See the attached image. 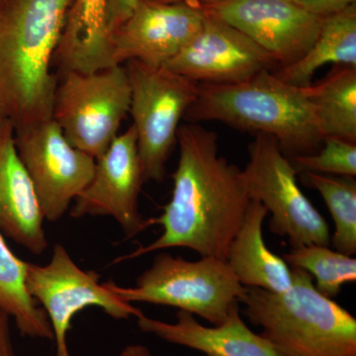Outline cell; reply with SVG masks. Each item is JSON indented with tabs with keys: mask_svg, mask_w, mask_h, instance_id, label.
I'll return each instance as SVG.
<instances>
[{
	"mask_svg": "<svg viewBox=\"0 0 356 356\" xmlns=\"http://www.w3.org/2000/svg\"><path fill=\"white\" fill-rule=\"evenodd\" d=\"M179 159L173 172L172 195L152 224L163 233L117 262L170 248H191L201 257L226 261L250 198L241 181V168L219 154L218 135L196 123L178 128Z\"/></svg>",
	"mask_w": 356,
	"mask_h": 356,
	"instance_id": "6da1fadb",
	"label": "cell"
},
{
	"mask_svg": "<svg viewBox=\"0 0 356 356\" xmlns=\"http://www.w3.org/2000/svg\"><path fill=\"white\" fill-rule=\"evenodd\" d=\"M74 1L0 0V123L15 135L51 120V60Z\"/></svg>",
	"mask_w": 356,
	"mask_h": 356,
	"instance_id": "7a4b0ae2",
	"label": "cell"
},
{
	"mask_svg": "<svg viewBox=\"0 0 356 356\" xmlns=\"http://www.w3.org/2000/svg\"><path fill=\"white\" fill-rule=\"evenodd\" d=\"M188 123L217 121L241 131L273 136L288 159L317 153L324 136L304 93L264 70L242 83H199L184 115Z\"/></svg>",
	"mask_w": 356,
	"mask_h": 356,
	"instance_id": "3957f363",
	"label": "cell"
},
{
	"mask_svg": "<svg viewBox=\"0 0 356 356\" xmlns=\"http://www.w3.org/2000/svg\"><path fill=\"white\" fill-rule=\"evenodd\" d=\"M291 269L287 291L245 287L241 302L250 322L282 356H356V318L321 294L310 274Z\"/></svg>",
	"mask_w": 356,
	"mask_h": 356,
	"instance_id": "277c9868",
	"label": "cell"
},
{
	"mask_svg": "<svg viewBox=\"0 0 356 356\" xmlns=\"http://www.w3.org/2000/svg\"><path fill=\"white\" fill-rule=\"evenodd\" d=\"M104 286L127 303L175 307L211 325L224 322L245 292L224 259L201 257L198 261H187L166 252L154 257L135 286L121 287L114 282L104 283Z\"/></svg>",
	"mask_w": 356,
	"mask_h": 356,
	"instance_id": "5b68a950",
	"label": "cell"
},
{
	"mask_svg": "<svg viewBox=\"0 0 356 356\" xmlns=\"http://www.w3.org/2000/svg\"><path fill=\"white\" fill-rule=\"evenodd\" d=\"M297 175L275 138L257 134L248 145V163L240 172L250 200L259 201L266 207L271 216L270 231L287 238L292 248L330 247L329 225L300 188Z\"/></svg>",
	"mask_w": 356,
	"mask_h": 356,
	"instance_id": "8992f818",
	"label": "cell"
},
{
	"mask_svg": "<svg viewBox=\"0 0 356 356\" xmlns=\"http://www.w3.org/2000/svg\"><path fill=\"white\" fill-rule=\"evenodd\" d=\"M131 88L122 65L92 72L62 74L51 119L72 147L98 159L118 136L130 111Z\"/></svg>",
	"mask_w": 356,
	"mask_h": 356,
	"instance_id": "52a82bcc",
	"label": "cell"
},
{
	"mask_svg": "<svg viewBox=\"0 0 356 356\" xmlns=\"http://www.w3.org/2000/svg\"><path fill=\"white\" fill-rule=\"evenodd\" d=\"M131 88L130 111L147 181H163L177 143L179 122L196 99L199 83L165 67L137 60L126 62Z\"/></svg>",
	"mask_w": 356,
	"mask_h": 356,
	"instance_id": "ba28073f",
	"label": "cell"
},
{
	"mask_svg": "<svg viewBox=\"0 0 356 356\" xmlns=\"http://www.w3.org/2000/svg\"><path fill=\"white\" fill-rule=\"evenodd\" d=\"M26 290L46 312L54 334L57 356L70 355L67 332L72 318L89 306L102 308L110 317L122 320L143 313L100 284L95 271H84L60 243L54 247L46 266L27 262Z\"/></svg>",
	"mask_w": 356,
	"mask_h": 356,
	"instance_id": "9c48e42d",
	"label": "cell"
},
{
	"mask_svg": "<svg viewBox=\"0 0 356 356\" xmlns=\"http://www.w3.org/2000/svg\"><path fill=\"white\" fill-rule=\"evenodd\" d=\"M15 146L44 219L58 221L92 179L95 159L72 147L53 119L16 134Z\"/></svg>",
	"mask_w": 356,
	"mask_h": 356,
	"instance_id": "30bf717a",
	"label": "cell"
},
{
	"mask_svg": "<svg viewBox=\"0 0 356 356\" xmlns=\"http://www.w3.org/2000/svg\"><path fill=\"white\" fill-rule=\"evenodd\" d=\"M145 179L134 126L117 136L108 149L95 159V170L88 186L76 198L72 218L110 216L120 225L126 238L149 228L152 220L140 215L139 198Z\"/></svg>",
	"mask_w": 356,
	"mask_h": 356,
	"instance_id": "8fae6325",
	"label": "cell"
},
{
	"mask_svg": "<svg viewBox=\"0 0 356 356\" xmlns=\"http://www.w3.org/2000/svg\"><path fill=\"white\" fill-rule=\"evenodd\" d=\"M205 10L200 32L163 67L206 84L242 83L264 70L280 69L277 62L247 35Z\"/></svg>",
	"mask_w": 356,
	"mask_h": 356,
	"instance_id": "7c38bea8",
	"label": "cell"
},
{
	"mask_svg": "<svg viewBox=\"0 0 356 356\" xmlns=\"http://www.w3.org/2000/svg\"><path fill=\"white\" fill-rule=\"evenodd\" d=\"M205 18V8L196 4L140 0L112 35L114 64L137 60L163 67L195 38Z\"/></svg>",
	"mask_w": 356,
	"mask_h": 356,
	"instance_id": "4fadbf2b",
	"label": "cell"
},
{
	"mask_svg": "<svg viewBox=\"0 0 356 356\" xmlns=\"http://www.w3.org/2000/svg\"><path fill=\"white\" fill-rule=\"evenodd\" d=\"M206 9L247 35L280 67L291 65L305 55L325 21L289 0H228Z\"/></svg>",
	"mask_w": 356,
	"mask_h": 356,
	"instance_id": "5bb4252c",
	"label": "cell"
},
{
	"mask_svg": "<svg viewBox=\"0 0 356 356\" xmlns=\"http://www.w3.org/2000/svg\"><path fill=\"white\" fill-rule=\"evenodd\" d=\"M140 331L154 334L168 343L200 351L206 356H282L273 344L250 330L241 317L240 306L229 312L219 325H201L195 316L178 311L175 323L137 317Z\"/></svg>",
	"mask_w": 356,
	"mask_h": 356,
	"instance_id": "9a60e30c",
	"label": "cell"
},
{
	"mask_svg": "<svg viewBox=\"0 0 356 356\" xmlns=\"http://www.w3.org/2000/svg\"><path fill=\"white\" fill-rule=\"evenodd\" d=\"M36 192L18 156L15 132L9 122L0 123V231L27 248L43 254L48 247Z\"/></svg>",
	"mask_w": 356,
	"mask_h": 356,
	"instance_id": "2e32d148",
	"label": "cell"
},
{
	"mask_svg": "<svg viewBox=\"0 0 356 356\" xmlns=\"http://www.w3.org/2000/svg\"><path fill=\"white\" fill-rule=\"evenodd\" d=\"M106 9L107 0L72 2L51 60L60 76L69 72L92 74L117 65Z\"/></svg>",
	"mask_w": 356,
	"mask_h": 356,
	"instance_id": "e0dca14e",
	"label": "cell"
},
{
	"mask_svg": "<svg viewBox=\"0 0 356 356\" xmlns=\"http://www.w3.org/2000/svg\"><path fill=\"white\" fill-rule=\"evenodd\" d=\"M267 215L261 202L250 200L242 225L229 245L226 262L243 286L282 293L292 287V269L264 242L262 226Z\"/></svg>",
	"mask_w": 356,
	"mask_h": 356,
	"instance_id": "ac0fdd59",
	"label": "cell"
},
{
	"mask_svg": "<svg viewBox=\"0 0 356 356\" xmlns=\"http://www.w3.org/2000/svg\"><path fill=\"white\" fill-rule=\"evenodd\" d=\"M327 64L356 67V4L325 18L318 38L305 55L274 74L288 84L305 88L316 72Z\"/></svg>",
	"mask_w": 356,
	"mask_h": 356,
	"instance_id": "d6986e66",
	"label": "cell"
},
{
	"mask_svg": "<svg viewBox=\"0 0 356 356\" xmlns=\"http://www.w3.org/2000/svg\"><path fill=\"white\" fill-rule=\"evenodd\" d=\"M303 91L324 138L356 143V67L336 65L323 81Z\"/></svg>",
	"mask_w": 356,
	"mask_h": 356,
	"instance_id": "ffe728a7",
	"label": "cell"
},
{
	"mask_svg": "<svg viewBox=\"0 0 356 356\" xmlns=\"http://www.w3.org/2000/svg\"><path fill=\"white\" fill-rule=\"evenodd\" d=\"M27 262L18 259L0 234V307L22 336L54 339L48 316L26 290Z\"/></svg>",
	"mask_w": 356,
	"mask_h": 356,
	"instance_id": "44dd1931",
	"label": "cell"
},
{
	"mask_svg": "<svg viewBox=\"0 0 356 356\" xmlns=\"http://www.w3.org/2000/svg\"><path fill=\"white\" fill-rule=\"evenodd\" d=\"M306 182L321 194L334 220L331 242L337 252L356 254V180L350 177L305 172Z\"/></svg>",
	"mask_w": 356,
	"mask_h": 356,
	"instance_id": "7402d4cb",
	"label": "cell"
},
{
	"mask_svg": "<svg viewBox=\"0 0 356 356\" xmlns=\"http://www.w3.org/2000/svg\"><path fill=\"white\" fill-rule=\"evenodd\" d=\"M283 259L290 267L302 269L315 278L316 289L329 298H334L344 284L356 280L355 257L332 250L327 245L292 248Z\"/></svg>",
	"mask_w": 356,
	"mask_h": 356,
	"instance_id": "603a6c76",
	"label": "cell"
},
{
	"mask_svg": "<svg viewBox=\"0 0 356 356\" xmlns=\"http://www.w3.org/2000/svg\"><path fill=\"white\" fill-rule=\"evenodd\" d=\"M321 151L289 159L298 173L350 177L356 175V143L336 137H325Z\"/></svg>",
	"mask_w": 356,
	"mask_h": 356,
	"instance_id": "cb8c5ba5",
	"label": "cell"
},
{
	"mask_svg": "<svg viewBox=\"0 0 356 356\" xmlns=\"http://www.w3.org/2000/svg\"><path fill=\"white\" fill-rule=\"evenodd\" d=\"M306 13L321 18H327L346 10L356 4V0H289Z\"/></svg>",
	"mask_w": 356,
	"mask_h": 356,
	"instance_id": "d4e9b609",
	"label": "cell"
},
{
	"mask_svg": "<svg viewBox=\"0 0 356 356\" xmlns=\"http://www.w3.org/2000/svg\"><path fill=\"white\" fill-rule=\"evenodd\" d=\"M139 1L140 0H107V27L111 36L117 28L120 27L128 19Z\"/></svg>",
	"mask_w": 356,
	"mask_h": 356,
	"instance_id": "484cf974",
	"label": "cell"
},
{
	"mask_svg": "<svg viewBox=\"0 0 356 356\" xmlns=\"http://www.w3.org/2000/svg\"><path fill=\"white\" fill-rule=\"evenodd\" d=\"M10 316L0 307V356H16L11 337Z\"/></svg>",
	"mask_w": 356,
	"mask_h": 356,
	"instance_id": "4316f807",
	"label": "cell"
},
{
	"mask_svg": "<svg viewBox=\"0 0 356 356\" xmlns=\"http://www.w3.org/2000/svg\"><path fill=\"white\" fill-rule=\"evenodd\" d=\"M149 1L159 2V3H177V2H188V3L196 4L204 8H209V7L219 6L222 2L228 1V0H149Z\"/></svg>",
	"mask_w": 356,
	"mask_h": 356,
	"instance_id": "83f0119b",
	"label": "cell"
},
{
	"mask_svg": "<svg viewBox=\"0 0 356 356\" xmlns=\"http://www.w3.org/2000/svg\"><path fill=\"white\" fill-rule=\"evenodd\" d=\"M117 356H154L147 346L142 344H130Z\"/></svg>",
	"mask_w": 356,
	"mask_h": 356,
	"instance_id": "f1b7e54d",
	"label": "cell"
}]
</instances>
